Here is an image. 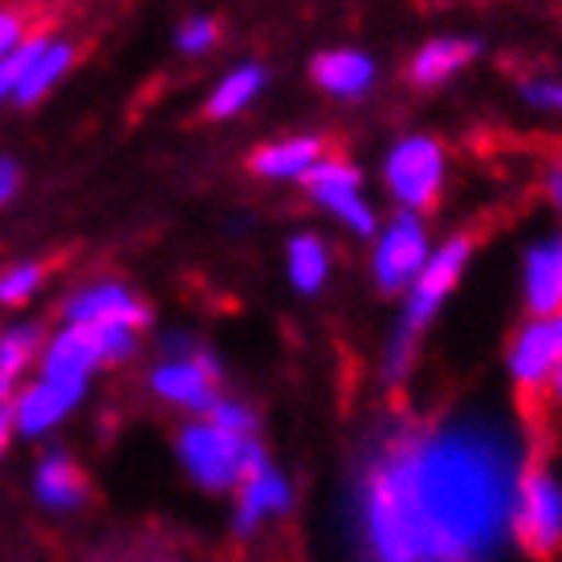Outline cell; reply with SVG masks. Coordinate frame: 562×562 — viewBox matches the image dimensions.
Segmentation results:
<instances>
[{
	"label": "cell",
	"mask_w": 562,
	"mask_h": 562,
	"mask_svg": "<svg viewBox=\"0 0 562 562\" xmlns=\"http://www.w3.org/2000/svg\"><path fill=\"white\" fill-rule=\"evenodd\" d=\"M521 440L493 416L400 428L359 481L371 562H493L514 535Z\"/></svg>",
	"instance_id": "obj_1"
},
{
	"label": "cell",
	"mask_w": 562,
	"mask_h": 562,
	"mask_svg": "<svg viewBox=\"0 0 562 562\" xmlns=\"http://www.w3.org/2000/svg\"><path fill=\"white\" fill-rule=\"evenodd\" d=\"M550 196H554V204L562 209V164L550 171Z\"/></svg>",
	"instance_id": "obj_33"
},
{
	"label": "cell",
	"mask_w": 562,
	"mask_h": 562,
	"mask_svg": "<svg viewBox=\"0 0 562 562\" xmlns=\"http://www.w3.org/2000/svg\"><path fill=\"white\" fill-rule=\"evenodd\" d=\"M21 42H25V25H21V16L0 13V57H9Z\"/></svg>",
	"instance_id": "obj_28"
},
{
	"label": "cell",
	"mask_w": 562,
	"mask_h": 562,
	"mask_svg": "<svg viewBox=\"0 0 562 562\" xmlns=\"http://www.w3.org/2000/svg\"><path fill=\"white\" fill-rule=\"evenodd\" d=\"M70 61H74V45L70 42H45V49L33 57L25 82H21V90H16V102H25V106H29V102L42 99V94H49V86L70 70Z\"/></svg>",
	"instance_id": "obj_19"
},
{
	"label": "cell",
	"mask_w": 562,
	"mask_h": 562,
	"mask_svg": "<svg viewBox=\"0 0 562 562\" xmlns=\"http://www.w3.org/2000/svg\"><path fill=\"white\" fill-rule=\"evenodd\" d=\"M42 351V330L37 326H13L0 335V380L13 383L29 363L33 355Z\"/></svg>",
	"instance_id": "obj_22"
},
{
	"label": "cell",
	"mask_w": 562,
	"mask_h": 562,
	"mask_svg": "<svg viewBox=\"0 0 562 562\" xmlns=\"http://www.w3.org/2000/svg\"><path fill=\"white\" fill-rule=\"evenodd\" d=\"M318 159H323V139L302 135V139H281L269 143V147H257L249 168L257 176H266V180H306Z\"/></svg>",
	"instance_id": "obj_16"
},
{
	"label": "cell",
	"mask_w": 562,
	"mask_h": 562,
	"mask_svg": "<svg viewBox=\"0 0 562 562\" xmlns=\"http://www.w3.org/2000/svg\"><path fill=\"white\" fill-rule=\"evenodd\" d=\"M314 82L330 90V94H342V99H355V94H363L371 78H375V61L359 49H326V54L314 57Z\"/></svg>",
	"instance_id": "obj_15"
},
{
	"label": "cell",
	"mask_w": 562,
	"mask_h": 562,
	"mask_svg": "<svg viewBox=\"0 0 562 562\" xmlns=\"http://www.w3.org/2000/svg\"><path fill=\"white\" fill-rule=\"evenodd\" d=\"M526 99L535 102V106L562 111V82H526Z\"/></svg>",
	"instance_id": "obj_29"
},
{
	"label": "cell",
	"mask_w": 562,
	"mask_h": 562,
	"mask_svg": "<svg viewBox=\"0 0 562 562\" xmlns=\"http://www.w3.org/2000/svg\"><path fill=\"white\" fill-rule=\"evenodd\" d=\"M151 387L159 400L176 408L212 412L216 404V363L204 351H176L151 371Z\"/></svg>",
	"instance_id": "obj_8"
},
{
	"label": "cell",
	"mask_w": 562,
	"mask_h": 562,
	"mask_svg": "<svg viewBox=\"0 0 562 562\" xmlns=\"http://www.w3.org/2000/svg\"><path fill=\"white\" fill-rule=\"evenodd\" d=\"M547 395L562 408V359H559V367H554V375H550V383H547Z\"/></svg>",
	"instance_id": "obj_32"
},
{
	"label": "cell",
	"mask_w": 562,
	"mask_h": 562,
	"mask_svg": "<svg viewBox=\"0 0 562 562\" xmlns=\"http://www.w3.org/2000/svg\"><path fill=\"white\" fill-rule=\"evenodd\" d=\"M473 54H477V45L461 42V37H440V42H428L420 54L412 57V82H416V86L449 82L452 74L461 70Z\"/></svg>",
	"instance_id": "obj_18"
},
{
	"label": "cell",
	"mask_w": 562,
	"mask_h": 562,
	"mask_svg": "<svg viewBox=\"0 0 562 562\" xmlns=\"http://www.w3.org/2000/svg\"><path fill=\"white\" fill-rule=\"evenodd\" d=\"M82 383H57V380H37L33 387L21 392V400L13 404V428L25 436L49 432L66 412L82 400Z\"/></svg>",
	"instance_id": "obj_11"
},
{
	"label": "cell",
	"mask_w": 562,
	"mask_h": 562,
	"mask_svg": "<svg viewBox=\"0 0 562 562\" xmlns=\"http://www.w3.org/2000/svg\"><path fill=\"white\" fill-rule=\"evenodd\" d=\"M176 45H180L183 54H204L209 45H216V21L209 16H188L176 33Z\"/></svg>",
	"instance_id": "obj_27"
},
{
	"label": "cell",
	"mask_w": 562,
	"mask_h": 562,
	"mask_svg": "<svg viewBox=\"0 0 562 562\" xmlns=\"http://www.w3.org/2000/svg\"><path fill=\"white\" fill-rule=\"evenodd\" d=\"M37 285H42V266L9 269V273H0V302H4V306H21Z\"/></svg>",
	"instance_id": "obj_25"
},
{
	"label": "cell",
	"mask_w": 562,
	"mask_h": 562,
	"mask_svg": "<svg viewBox=\"0 0 562 562\" xmlns=\"http://www.w3.org/2000/svg\"><path fill=\"white\" fill-rule=\"evenodd\" d=\"M99 342L86 326H66L61 335L45 347L42 355V380H57V383H82L90 380V371L99 367Z\"/></svg>",
	"instance_id": "obj_13"
},
{
	"label": "cell",
	"mask_w": 562,
	"mask_h": 562,
	"mask_svg": "<svg viewBox=\"0 0 562 562\" xmlns=\"http://www.w3.org/2000/svg\"><path fill=\"white\" fill-rule=\"evenodd\" d=\"M261 86H266V74H261V66H237L233 74H225V82L212 90L209 119H228V114L245 111V106L261 94Z\"/></svg>",
	"instance_id": "obj_20"
},
{
	"label": "cell",
	"mask_w": 562,
	"mask_h": 562,
	"mask_svg": "<svg viewBox=\"0 0 562 562\" xmlns=\"http://www.w3.org/2000/svg\"><path fill=\"white\" fill-rule=\"evenodd\" d=\"M526 302L538 318L562 314V233L530 245V254H526Z\"/></svg>",
	"instance_id": "obj_12"
},
{
	"label": "cell",
	"mask_w": 562,
	"mask_h": 562,
	"mask_svg": "<svg viewBox=\"0 0 562 562\" xmlns=\"http://www.w3.org/2000/svg\"><path fill=\"white\" fill-rule=\"evenodd\" d=\"M45 42H49V37H25V42L13 49V54L0 57V102L16 99V90H21V82H25V74H29V66H33V57L42 54Z\"/></svg>",
	"instance_id": "obj_23"
},
{
	"label": "cell",
	"mask_w": 562,
	"mask_h": 562,
	"mask_svg": "<svg viewBox=\"0 0 562 562\" xmlns=\"http://www.w3.org/2000/svg\"><path fill=\"white\" fill-rule=\"evenodd\" d=\"M387 192L395 196V204H404V212H424L432 209L440 196V183H445V151L440 143L428 135H408L400 139L387 155V168H383Z\"/></svg>",
	"instance_id": "obj_5"
},
{
	"label": "cell",
	"mask_w": 562,
	"mask_h": 562,
	"mask_svg": "<svg viewBox=\"0 0 562 562\" xmlns=\"http://www.w3.org/2000/svg\"><path fill=\"white\" fill-rule=\"evenodd\" d=\"M428 257H432V249H428V233H424L420 216L400 212L375 245V281L383 290H408L424 273Z\"/></svg>",
	"instance_id": "obj_6"
},
{
	"label": "cell",
	"mask_w": 562,
	"mask_h": 562,
	"mask_svg": "<svg viewBox=\"0 0 562 562\" xmlns=\"http://www.w3.org/2000/svg\"><path fill=\"white\" fill-rule=\"evenodd\" d=\"M514 538L521 547L550 559L562 550V481L542 469V464H526L518 485V502H514Z\"/></svg>",
	"instance_id": "obj_4"
},
{
	"label": "cell",
	"mask_w": 562,
	"mask_h": 562,
	"mask_svg": "<svg viewBox=\"0 0 562 562\" xmlns=\"http://www.w3.org/2000/svg\"><path fill=\"white\" fill-rule=\"evenodd\" d=\"M33 490H37V497H42V506H49V509L82 506V497H86L82 469H78L66 452H49V457L37 464V481H33Z\"/></svg>",
	"instance_id": "obj_17"
},
{
	"label": "cell",
	"mask_w": 562,
	"mask_h": 562,
	"mask_svg": "<svg viewBox=\"0 0 562 562\" xmlns=\"http://www.w3.org/2000/svg\"><path fill=\"white\" fill-rule=\"evenodd\" d=\"M94 342H99V359L102 363H123L135 351V330L131 326H86Z\"/></svg>",
	"instance_id": "obj_24"
},
{
	"label": "cell",
	"mask_w": 562,
	"mask_h": 562,
	"mask_svg": "<svg viewBox=\"0 0 562 562\" xmlns=\"http://www.w3.org/2000/svg\"><path fill=\"white\" fill-rule=\"evenodd\" d=\"M290 506V485L281 477L278 469H257L254 477L240 481V502H237V535H254L257 521H266L269 514H281V509Z\"/></svg>",
	"instance_id": "obj_14"
},
{
	"label": "cell",
	"mask_w": 562,
	"mask_h": 562,
	"mask_svg": "<svg viewBox=\"0 0 562 562\" xmlns=\"http://www.w3.org/2000/svg\"><path fill=\"white\" fill-rule=\"evenodd\" d=\"M209 420L216 424V428H225V432H237V436H254V412L245 408V404H237V400H216L209 412Z\"/></svg>",
	"instance_id": "obj_26"
},
{
	"label": "cell",
	"mask_w": 562,
	"mask_h": 562,
	"mask_svg": "<svg viewBox=\"0 0 562 562\" xmlns=\"http://www.w3.org/2000/svg\"><path fill=\"white\" fill-rule=\"evenodd\" d=\"M326 249L318 237H294L290 240V281H294L302 294H318L326 281Z\"/></svg>",
	"instance_id": "obj_21"
},
{
	"label": "cell",
	"mask_w": 562,
	"mask_h": 562,
	"mask_svg": "<svg viewBox=\"0 0 562 562\" xmlns=\"http://www.w3.org/2000/svg\"><path fill=\"white\" fill-rule=\"evenodd\" d=\"M9 432H13V408H9V380H0V452L9 445Z\"/></svg>",
	"instance_id": "obj_30"
},
{
	"label": "cell",
	"mask_w": 562,
	"mask_h": 562,
	"mask_svg": "<svg viewBox=\"0 0 562 562\" xmlns=\"http://www.w3.org/2000/svg\"><path fill=\"white\" fill-rule=\"evenodd\" d=\"M310 188V196L318 200L323 209H330L342 221L347 228H355V233H371L375 228V216H371V209H367V200L359 196V171L351 168V164H342V159H318L314 168H310V176L302 180Z\"/></svg>",
	"instance_id": "obj_9"
},
{
	"label": "cell",
	"mask_w": 562,
	"mask_h": 562,
	"mask_svg": "<svg viewBox=\"0 0 562 562\" xmlns=\"http://www.w3.org/2000/svg\"><path fill=\"white\" fill-rule=\"evenodd\" d=\"M16 183H21V171H16V164H13V159H0V204H4V200H13Z\"/></svg>",
	"instance_id": "obj_31"
},
{
	"label": "cell",
	"mask_w": 562,
	"mask_h": 562,
	"mask_svg": "<svg viewBox=\"0 0 562 562\" xmlns=\"http://www.w3.org/2000/svg\"><path fill=\"white\" fill-rule=\"evenodd\" d=\"M176 452H180L183 469L192 473V481L204 490H233V485H240L245 477H254L257 469L269 464L254 436L225 432L212 420L188 424L180 432Z\"/></svg>",
	"instance_id": "obj_3"
},
{
	"label": "cell",
	"mask_w": 562,
	"mask_h": 562,
	"mask_svg": "<svg viewBox=\"0 0 562 562\" xmlns=\"http://www.w3.org/2000/svg\"><path fill=\"white\" fill-rule=\"evenodd\" d=\"M469 237H452L445 249H436L428 257L424 273L408 285V302H404V318L395 330L392 355H387V380H400L408 371V359L416 351V335L432 323V314L445 306V297L452 294V285L461 281L464 266H469Z\"/></svg>",
	"instance_id": "obj_2"
},
{
	"label": "cell",
	"mask_w": 562,
	"mask_h": 562,
	"mask_svg": "<svg viewBox=\"0 0 562 562\" xmlns=\"http://www.w3.org/2000/svg\"><path fill=\"white\" fill-rule=\"evenodd\" d=\"M562 359V314L554 318H535L526 323L509 347V375L518 383L521 392H547L550 375Z\"/></svg>",
	"instance_id": "obj_7"
},
{
	"label": "cell",
	"mask_w": 562,
	"mask_h": 562,
	"mask_svg": "<svg viewBox=\"0 0 562 562\" xmlns=\"http://www.w3.org/2000/svg\"><path fill=\"white\" fill-rule=\"evenodd\" d=\"M66 318H70V326H131V330H139L147 323V310H143V302L131 294L127 285L99 281V285H90V290L70 297Z\"/></svg>",
	"instance_id": "obj_10"
}]
</instances>
